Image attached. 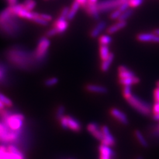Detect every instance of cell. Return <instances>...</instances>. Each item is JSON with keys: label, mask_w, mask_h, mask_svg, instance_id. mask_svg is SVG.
Here are the masks:
<instances>
[{"label": "cell", "mask_w": 159, "mask_h": 159, "mask_svg": "<svg viewBox=\"0 0 159 159\" xmlns=\"http://www.w3.org/2000/svg\"><path fill=\"white\" fill-rule=\"evenodd\" d=\"M6 57L10 64L23 70H31L40 64L34 57V52L21 46L16 45L8 49Z\"/></svg>", "instance_id": "cell-1"}, {"label": "cell", "mask_w": 159, "mask_h": 159, "mask_svg": "<svg viewBox=\"0 0 159 159\" xmlns=\"http://www.w3.org/2000/svg\"><path fill=\"white\" fill-rule=\"evenodd\" d=\"M22 27V23L9 7L0 12V33L4 35L16 37L21 33Z\"/></svg>", "instance_id": "cell-2"}, {"label": "cell", "mask_w": 159, "mask_h": 159, "mask_svg": "<svg viewBox=\"0 0 159 159\" xmlns=\"http://www.w3.org/2000/svg\"><path fill=\"white\" fill-rule=\"evenodd\" d=\"M25 116L19 113H13L2 119V122L4 125L13 131L21 130L23 126Z\"/></svg>", "instance_id": "cell-3"}, {"label": "cell", "mask_w": 159, "mask_h": 159, "mask_svg": "<svg viewBox=\"0 0 159 159\" xmlns=\"http://www.w3.org/2000/svg\"><path fill=\"white\" fill-rule=\"evenodd\" d=\"M51 45V41L47 37H41L37 43V47L34 51V57L39 64H42L48 55V48Z\"/></svg>", "instance_id": "cell-4"}, {"label": "cell", "mask_w": 159, "mask_h": 159, "mask_svg": "<svg viewBox=\"0 0 159 159\" xmlns=\"http://www.w3.org/2000/svg\"><path fill=\"white\" fill-rule=\"evenodd\" d=\"M128 103L137 111L140 113L143 116L150 115L151 112V107L148 103L143 101L142 99L139 98L135 94L127 99Z\"/></svg>", "instance_id": "cell-5"}, {"label": "cell", "mask_w": 159, "mask_h": 159, "mask_svg": "<svg viewBox=\"0 0 159 159\" xmlns=\"http://www.w3.org/2000/svg\"><path fill=\"white\" fill-rule=\"evenodd\" d=\"M122 3L121 0H102L97 3V7L99 13H105L114 11Z\"/></svg>", "instance_id": "cell-6"}, {"label": "cell", "mask_w": 159, "mask_h": 159, "mask_svg": "<svg viewBox=\"0 0 159 159\" xmlns=\"http://www.w3.org/2000/svg\"><path fill=\"white\" fill-rule=\"evenodd\" d=\"M83 8L85 9L86 12L89 16H91L94 20L99 21V19H100V13H99L98 9L97 3H92L87 2L86 4L83 7Z\"/></svg>", "instance_id": "cell-7"}, {"label": "cell", "mask_w": 159, "mask_h": 159, "mask_svg": "<svg viewBox=\"0 0 159 159\" xmlns=\"http://www.w3.org/2000/svg\"><path fill=\"white\" fill-rule=\"evenodd\" d=\"M137 39L139 41L143 43H159V35H157L155 33H139L137 36Z\"/></svg>", "instance_id": "cell-8"}, {"label": "cell", "mask_w": 159, "mask_h": 159, "mask_svg": "<svg viewBox=\"0 0 159 159\" xmlns=\"http://www.w3.org/2000/svg\"><path fill=\"white\" fill-rule=\"evenodd\" d=\"M103 138L102 139V144L103 145H106L109 147H112L116 145V139L112 135L110 131H109V128L107 126H103L102 127Z\"/></svg>", "instance_id": "cell-9"}, {"label": "cell", "mask_w": 159, "mask_h": 159, "mask_svg": "<svg viewBox=\"0 0 159 159\" xmlns=\"http://www.w3.org/2000/svg\"><path fill=\"white\" fill-rule=\"evenodd\" d=\"M88 131L98 140L102 141L103 138L102 127L96 123H90L87 126Z\"/></svg>", "instance_id": "cell-10"}, {"label": "cell", "mask_w": 159, "mask_h": 159, "mask_svg": "<svg viewBox=\"0 0 159 159\" xmlns=\"http://www.w3.org/2000/svg\"><path fill=\"white\" fill-rule=\"evenodd\" d=\"M69 26V23L67 19L58 17L53 23V27L57 29L58 34L65 32Z\"/></svg>", "instance_id": "cell-11"}, {"label": "cell", "mask_w": 159, "mask_h": 159, "mask_svg": "<svg viewBox=\"0 0 159 159\" xmlns=\"http://www.w3.org/2000/svg\"><path fill=\"white\" fill-rule=\"evenodd\" d=\"M99 159H112L114 156V152L111 147L102 145L99 147Z\"/></svg>", "instance_id": "cell-12"}, {"label": "cell", "mask_w": 159, "mask_h": 159, "mask_svg": "<svg viewBox=\"0 0 159 159\" xmlns=\"http://www.w3.org/2000/svg\"><path fill=\"white\" fill-rule=\"evenodd\" d=\"M110 113L116 120L123 124V125H127L128 124L129 120L127 116L123 111H121L120 109L117 108H112L110 110Z\"/></svg>", "instance_id": "cell-13"}, {"label": "cell", "mask_w": 159, "mask_h": 159, "mask_svg": "<svg viewBox=\"0 0 159 159\" xmlns=\"http://www.w3.org/2000/svg\"><path fill=\"white\" fill-rule=\"evenodd\" d=\"M107 27V23L105 21H99L96 25L94 27L90 32V36L92 38L95 39L98 37L102 33Z\"/></svg>", "instance_id": "cell-14"}, {"label": "cell", "mask_w": 159, "mask_h": 159, "mask_svg": "<svg viewBox=\"0 0 159 159\" xmlns=\"http://www.w3.org/2000/svg\"><path fill=\"white\" fill-rule=\"evenodd\" d=\"M66 118L68 123V129H70V130L75 132H79L81 131V124L76 118H74L70 116H67Z\"/></svg>", "instance_id": "cell-15"}, {"label": "cell", "mask_w": 159, "mask_h": 159, "mask_svg": "<svg viewBox=\"0 0 159 159\" xmlns=\"http://www.w3.org/2000/svg\"><path fill=\"white\" fill-rule=\"evenodd\" d=\"M7 149L11 159H25V155H23L21 151L19 150L16 145H9Z\"/></svg>", "instance_id": "cell-16"}, {"label": "cell", "mask_w": 159, "mask_h": 159, "mask_svg": "<svg viewBox=\"0 0 159 159\" xmlns=\"http://www.w3.org/2000/svg\"><path fill=\"white\" fill-rule=\"evenodd\" d=\"M118 74L119 78H127L136 76L135 74L125 66H119L118 68Z\"/></svg>", "instance_id": "cell-17"}, {"label": "cell", "mask_w": 159, "mask_h": 159, "mask_svg": "<svg viewBox=\"0 0 159 159\" xmlns=\"http://www.w3.org/2000/svg\"><path fill=\"white\" fill-rule=\"evenodd\" d=\"M127 25V21H119L114 23L110 27H109L107 29V33L109 34H112L117 33V31H120V30L125 28Z\"/></svg>", "instance_id": "cell-18"}, {"label": "cell", "mask_w": 159, "mask_h": 159, "mask_svg": "<svg viewBox=\"0 0 159 159\" xmlns=\"http://www.w3.org/2000/svg\"><path fill=\"white\" fill-rule=\"evenodd\" d=\"M86 89L87 91L92 93H106L107 92V88L103 86L98 85V84H88L86 86Z\"/></svg>", "instance_id": "cell-19"}, {"label": "cell", "mask_w": 159, "mask_h": 159, "mask_svg": "<svg viewBox=\"0 0 159 159\" xmlns=\"http://www.w3.org/2000/svg\"><path fill=\"white\" fill-rule=\"evenodd\" d=\"M8 67L6 64L0 62V84H6L8 80Z\"/></svg>", "instance_id": "cell-20"}, {"label": "cell", "mask_w": 159, "mask_h": 159, "mask_svg": "<svg viewBox=\"0 0 159 159\" xmlns=\"http://www.w3.org/2000/svg\"><path fill=\"white\" fill-rule=\"evenodd\" d=\"M114 58H115V55H114L113 53L111 52L106 59L104 60V61H102V63L101 64V67H100L101 70L102 72H106L107 71L109 70V68H110L113 62Z\"/></svg>", "instance_id": "cell-21"}, {"label": "cell", "mask_w": 159, "mask_h": 159, "mask_svg": "<svg viewBox=\"0 0 159 159\" xmlns=\"http://www.w3.org/2000/svg\"><path fill=\"white\" fill-rule=\"evenodd\" d=\"M17 16L19 18L25 19L28 20H32L35 16V12H33L31 11H28L26 9H25L23 6V7L19 10L18 13H17Z\"/></svg>", "instance_id": "cell-22"}, {"label": "cell", "mask_w": 159, "mask_h": 159, "mask_svg": "<svg viewBox=\"0 0 159 159\" xmlns=\"http://www.w3.org/2000/svg\"><path fill=\"white\" fill-rule=\"evenodd\" d=\"M81 7L80 4L78 3L76 1H74L73 3L72 4L71 7L70 8L69 12L67 16V20L68 21H72V20L75 17L76 13H78L80 7Z\"/></svg>", "instance_id": "cell-23"}, {"label": "cell", "mask_w": 159, "mask_h": 159, "mask_svg": "<svg viewBox=\"0 0 159 159\" xmlns=\"http://www.w3.org/2000/svg\"><path fill=\"white\" fill-rule=\"evenodd\" d=\"M119 82L120 84L125 86H132L134 84H137L140 82V79L137 76H134L131 78H119Z\"/></svg>", "instance_id": "cell-24"}, {"label": "cell", "mask_w": 159, "mask_h": 159, "mask_svg": "<svg viewBox=\"0 0 159 159\" xmlns=\"http://www.w3.org/2000/svg\"><path fill=\"white\" fill-rule=\"evenodd\" d=\"M135 135L136 139H137V141H139V144L143 147H145L147 148L148 146V143L147 141V139H145V137L143 136V133L139 130H136L135 131Z\"/></svg>", "instance_id": "cell-25"}, {"label": "cell", "mask_w": 159, "mask_h": 159, "mask_svg": "<svg viewBox=\"0 0 159 159\" xmlns=\"http://www.w3.org/2000/svg\"><path fill=\"white\" fill-rule=\"evenodd\" d=\"M110 53L108 45H100L99 47V56H100L102 61L106 59Z\"/></svg>", "instance_id": "cell-26"}, {"label": "cell", "mask_w": 159, "mask_h": 159, "mask_svg": "<svg viewBox=\"0 0 159 159\" xmlns=\"http://www.w3.org/2000/svg\"><path fill=\"white\" fill-rule=\"evenodd\" d=\"M98 41L100 45H109L112 42V38L109 34H103L99 37Z\"/></svg>", "instance_id": "cell-27"}, {"label": "cell", "mask_w": 159, "mask_h": 159, "mask_svg": "<svg viewBox=\"0 0 159 159\" xmlns=\"http://www.w3.org/2000/svg\"><path fill=\"white\" fill-rule=\"evenodd\" d=\"M22 4L25 9H26L28 11H32V10L35 8L37 2L35 0H25Z\"/></svg>", "instance_id": "cell-28"}, {"label": "cell", "mask_w": 159, "mask_h": 159, "mask_svg": "<svg viewBox=\"0 0 159 159\" xmlns=\"http://www.w3.org/2000/svg\"><path fill=\"white\" fill-rule=\"evenodd\" d=\"M133 12L134 11L132 9H128L127 10H126V11L123 12L121 14V16L117 19V21H126L129 18H130L132 16V15L133 14Z\"/></svg>", "instance_id": "cell-29"}, {"label": "cell", "mask_w": 159, "mask_h": 159, "mask_svg": "<svg viewBox=\"0 0 159 159\" xmlns=\"http://www.w3.org/2000/svg\"><path fill=\"white\" fill-rule=\"evenodd\" d=\"M32 21L34 23H36L40 25H43V26H47L48 22L46 21L45 20H44L41 16H40V14L35 13V16L33 18Z\"/></svg>", "instance_id": "cell-30"}, {"label": "cell", "mask_w": 159, "mask_h": 159, "mask_svg": "<svg viewBox=\"0 0 159 159\" xmlns=\"http://www.w3.org/2000/svg\"><path fill=\"white\" fill-rule=\"evenodd\" d=\"M0 101L5 106L7 107H12L13 106V102L9 98L6 96L4 94L0 92Z\"/></svg>", "instance_id": "cell-31"}, {"label": "cell", "mask_w": 159, "mask_h": 159, "mask_svg": "<svg viewBox=\"0 0 159 159\" xmlns=\"http://www.w3.org/2000/svg\"><path fill=\"white\" fill-rule=\"evenodd\" d=\"M58 79L57 77H51L47 79L44 81V85L47 87H52L58 84Z\"/></svg>", "instance_id": "cell-32"}, {"label": "cell", "mask_w": 159, "mask_h": 159, "mask_svg": "<svg viewBox=\"0 0 159 159\" xmlns=\"http://www.w3.org/2000/svg\"><path fill=\"white\" fill-rule=\"evenodd\" d=\"M123 95L126 99L130 98L133 95L131 86H125L123 89Z\"/></svg>", "instance_id": "cell-33"}, {"label": "cell", "mask_w": 159, "mask_h": 159, "mask_svg": "<svg viewBox=\"0 0 159 159\" xmlns=\"http://www.w3.org/2000/svg\"><path fill=\"white\" fill-rule=\"evenodd\" d=\"M64 113H65V107L62 105L59 106L56 111V117L58 120H60L63 116H64Z\"/></svg>", "instance_id": "cell-34"}, {"label": "cell", "mask_w": 159, "mask_h": 159, "mask_svg": "<svg viewBox=\"0 0 159 159\" xmlns=\"http://www.w3.org/2000/svg\"><path fill=\"white\" fill-rule=\"evenodd\" d=\"M144 0H128L129 7L131 8H136L141 6Z\"/></svg>", "instance_id": "cell-35"}, {"label": "cell", "mask_w": 159, "mask_h": 159, "mask_svg": "<svg viewBox=\"0 0 159 159\" xmlns=\"http://www.w3.org/2000/svg\"><path fill=\"white\" fill-rule=\"evenodd\" d=\"M151 134L152 137L159 140V123L153 127Z\"/></svg>", "instance_id": "cell-36"}, {"label": "cell", "mask_w": 159, "mask_h": 159, "mask_svg": "<svg viewBox=\"0 0 159 159\" xmlns=\"http://www.w3.org/2000/svg\"><path fill=\"white\" fill-rule=\"evenodd\" d=\"M121 13L122 12L117 8L111 12V13L110 14V16H109V18L112 20H117L119 17H120Z\"/></svg>", "instance_id": "cell-37"}, {"label": "cell", "mask_w": 159, "mask_h": 159, "mask_svg": "<svg viewBox=\"0 0 159 159\" xmlns=\"http://www.w3.org/2000/svg\"><path fill=\"white\" fill-rule=\"evenodd\" d=\"M69 10H70V8L68 7H64L62 9L61 14H60L59 17L60 18H62V19H67V16H68V12H69Z\"/></svg>", "instance_id": "cell-38"}, {"label": "cell", "mask_w": 159, "mask_h": 159, "mask_svg": "<svg viewBox=\"0 0 159 159\" xmlns=\"http://www.w3.org/2000/svg\"><path fill=\"white\" fill-rule=\"evenodd\" d=\"M57 34H58V33L57 31V29L54 27L50 29L46 33V35L47 37H52L57 35Z\"/></svg>", "instance_id": "cell-39"}, {"label": "cell", "mask_w": 159, "mask_h": 159, "mask_svg": "<svg viewBox=\"0 0 159 159\" xmlns=\"http://www.w3.org/2000/svg\"><path fill=\"white\" fill-rule=\"evenodd\" d=\"M0 159H11L7 150V151L0 150Z\"/></svg>", "instance_id": "cell-40"}, {"label": "cell", "mask_w": 159, "mask_h": 159, "mask_svg": "<svg viewBox=\"0 0 159 159\" xmlns=\"http://www.w3.org/2000/svg\"><path fill=\"white\" fill-rule=\"evenodd\" d=\"M129 3L128 2H123L122 3L120 6H119V7H118V9L120 10V11L123 13L125 11H126V10H127L128 9H129Z\"/></svg>", "instance_id": "cell-41"}, {"label": "cell", "mask_w": 159, "mask_h": 159, "mask_svg": "<svg viewBox=\"0 0 159 159\" xmlns=\"http://www.w3.org/2000/svg\"><path fill=\"white\" fill-rule=\"evenodd\" d=\"M40 16H41L44 20H45L47 22H50L52 21V17L51 16V15L46 14V13H42L40 14Z\"/></svg>", "instance_id": "cell-42"}, {"label": "cell", "mask_w": 159, "mask_h": 159, "mask_svg": "<svg viewBox=\"0 0 159 159\" xmlns=\"http://www.w3.org/2000/svg\"><path fill=\"white\" fill-rule=\"evenodd\" d=\"M154 99H155V102L159 103V88H155V90H154Z\"/></svg>", "instance_id": "cell-43"}, {"label": "cell", "mask_w": 159, "mask_h": 159, "mask_svg": "<svg viewBox=\"0 0 159 159\" xmlns=\"http://www.w3.org/2000/svg\"><path fill=\"white\" fill-rule=\"evenodd\" d=\"M152 112L154 114L159 113V103L155 102L152 107Z\"/></svg>", "instance_id": "cell-44"}, {"label": "cell", "mask_w": 159, "mask_h": 159, "mask_svg": "<svg viewBox=\"0 0 159 159\" xmlns=\"http://www.w3.org/2000/svg\"><path fill=\"white\" fill-rule=\"evenodd\" d=\"M9 6H14L18 4V0H7Z\"/></svg>", "instance_id": "cell-45"}, {"label": "cell", "mask_w": 159, "mask_h": 159, "mask_svg": "<svg viewBox=\"0 0 159 159\" xmlns=\"http://www.w3.org/2000/svg\"><path fill=\"white\" fill-rule=\"evenodd\" d=\"M75 1H76L78 3H79L80 4L81 7H83L86 4L88 0H75Z\"/></svg>", "instance_id": "cell-46"}, {"label": "cell", "mask_w": 159, "mask_h": 159, "mask_svg": "<svg viewBox=\"0 0 159 159\" xmlns=\"http://www.w3.org/2000/svg\"><path fill=\"white\" fill-rule=\"evenodd\" d=\"M153 119H155V121H159V113H157V114H154Z\"/></svg>", "instance_id": "cell-47"}, {"label": "cell", "mask_w": 159, "mask_h": 159, "mask_svg": "<svg viewBox=\"0 0 159 159\" xmlns=\"http://www.w3.org/2000/svg\"><path fill=\"white\" fill-rule=\"evenodd\" d=\"M88 2L92 3H97L98 2V0H88Z\"/></svg>", "instance_id": "cell-48"}, {"label": "cell", "mask_w": 159, "mask_h": 159, "mask_svg": "<svg viewBox=\"0 0 159 159\" xmlns=\"http://www.w3.org/2000/svg\"><path fill=\"white\" fill-rule=\"evenodd\" d=\"M5 107H6V106H5L2 103V102L0 101V111L2 110V109H5Z\"/></svg>", "instance_id": "cell-49"}, {"label": "cell", "mask_w": 159, "mask_h": 159, "mask_svg": "<svg viewBox=\"0 0 159 159\" xmlns=\"http://www.w3.org/2000/svg\"><path fill=\"white\" fill-rule=\"evenodd\" d=\"M154 33H155V34H157V35H159V29H155V31H154Z\"/></svg>", "instance_id": "cell-50"}, {"label": "cell", "mask_w": 159, "mask_h": 159, "mask_svg": "<svg viewBox=\"0 0 159 159\" xmlns=\"http://www.w3.org/2000/svg\"><path fill=\"white\" fill-rule=\"evenodd\" d=\"M136 159H143V158L142 157H141V156H140V157H138Z\"/></svg>", "instance_id": "cell-51"}, {"label": "cell", "mask_w": 159, "mask_h": 159, "mask_svg": "<svg viewBox=\"0 0 159 159\" xmlns=\"http://www.w3.org/2000/svg\"><path fill=\"white\" fill-rule=\"evenodd\" d=\"M157 87H158V88H159V80L157 82Z\"/></svg>", "instance_id": "cell-52"}, {"label": "cell", "mask_w": 159, "mask_h": 159, "mask_svg": "<svg viewBox=\"0 0 159 159\" xmlns=\"http://www.w3.org/2000/svg\"><path fill=\"white\" fill-rule=\"evenodd\" d=\"M121 2L123 3V2H128V0H121Z\"/></svg>", "instance_id": "cell-53"}]
</instances>
